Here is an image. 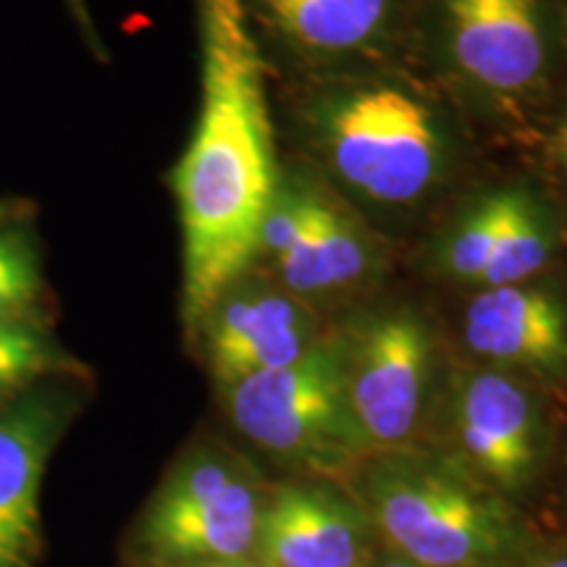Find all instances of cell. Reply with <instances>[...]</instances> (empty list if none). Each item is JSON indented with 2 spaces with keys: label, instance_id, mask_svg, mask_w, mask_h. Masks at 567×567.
I'll use <instances>...</instances> for the list:
<instances>
[{
  "label": "cell",
  "instance_id": "25",
  "mask_svg": "<svg viewBox=\"0 0 567 567\" xmlns=\"http://www.w3.org/2000/svg\"><path fill=\"white\" fill-rule=\"evenodd\" d=\"M172 567H179V565H172Z\"/></svg>",
  "mask_w": 567,
  "mask_h": 567
},
{
  "label": "cell",
  "instance_id": "23",
  "mask_svg": "<svg viewBox=\"0 0 567 567\" xmlns=\"http://www.w3.org/2000/svg\"><path fill=\"white\" fill-rule=\"evenodd\" d=\"M563 488H565V507H567V444L563 452Z\"/></svg>",
  "mask_w": 567,
  "mask_h": 567
},
{
  "label": "cell",
  "instance_id": "11",
  "mask_svg": "<svg viewBox=\"0 0 567 567\" xmlns=\"http://www.w3.org/2000/svg\"><path fill=\"white\" fill-rule=\"evenodd\" d=\"M381 542L342 484L292 478L268 486L255 559L264 567H368Z\"/></svg>",
  "mask_w": 567,
  "mask_h": 567
},
{
  "label": "cell",
  "instance_id": "16",
  "mask_svg": "<svg viewBox=\"0 0 567 567\" xmlns=\"http://www.w3.org/2000/svg\"><path fill=\"white\" fill-rule=\"evenodd\" d=\"M42 289L38 247L19 226L0 229V321H24Z\"/></svg>",
  "mask_w": 567,
  "mask_h": 567
},
{
  "label": "cell",
  "instance_id": "3",
  "mask_svg": "<svg viewBox=\"0 0 567 567\" xmlns=\"http://www.w3.org/2000/svg\"><path fill=\"white\" fill-rule=\"evenodd\" d=\"M305 140L337 193L381 213L436 197L457 166L442 105L396 76H347L310 95Z\"/></svg>",
  "mask_w": 567,
  "mask_h": 567
},
{
  "label": "cell",
  "instance_id": "14",
  "mask_svg": "<svg viewBox=\"0 0 567 567\" xmlns=\"http://www.w3.org/2000/svg\"><path fill=\"white\" fill-rule=\"evenodd\" d=\"M252 24L313 61L384 53L421 13L423 0H245Z\"/></svg>",
  "mask_w": 567,
  "mask_h": 567
},
{
  "label": "cell",
  "instance_id": "1",
  "mask_svg": "<svg viewBox=\"0 0 567 567\" xmlns=\"http://www.w3.org/2000/svg\"><path fill=\"white\" fill-rule=\"evenodd\" d=\"M200 113L174 172L189 342H197L213 305L258 260L281 182L266 69L245 0H200Z\"/></svg>",
  "mask_w": 567,
  "mask_h": 567
},
{
  "label": "cell",
  "instance_id": "17",
  "mask_svg": "<svg viewBox=\"0 0 567 567\" xmlns=\"http://www.w3.org/2000/svg\"><path fill=\"white\" fill-rule=\"evenodd\" d=\"M61 365L55 347L24 321H0V396L24 389Z\"/></svg>",
  "mask_w": 567,
  "mask_h": 567
},
{
  "label": "cell",
  "instance_id": "13",
  "mask_svg": "<svg viewBox=\"0 0 567 567\" xmlns=\"http://www.w3.org/2000/svg\"><path fill=\"white\" fill-rule=\"evenodd\" d=\"M460 339L473 363L523 375L544 392L567 384V300L536 279L473 292Z\"/></svg>",
  "mask_w": 567,
  "mask_h": 567
},
{
  "label": "cell",
  "instance_id": "7",
  "mask_svg": "<svg viewBox=\"0 0 567 567\" xmlns=\"http://www.w3.org/2000/svg\"><path fill=\"white\" fill-rule=\"evenodd\" d=\"M268 486L250 463L224 446H195L153 496L140 544L168 565L250 559Z\"/></svg>",
  "mask_w": 567,
  "mask_h": 567
},
{
  "label": "cell",
  "instance_id": "19",
  "mask_svg": "<svg viewBox=\"0 0 567 567\" xmlns=\"http://www.w3.org/2000/svg\"><path fill=\"white\" fill-rule=\"evenodd\" d=\"M368 567H423V565H417V563H413V559L396 555V551L386 549L384 544H381L371 563H368Z\"/></svg>",
  "mask_w": 567,
  "mask_h": 567
},
{
  "label": "cell",
  "instance_id": "20",
  "mask_svg": "<svg viewBox=\"0 0 567 567\" xmlns=\"http://www.w3.org/2000/svg\"><path fill=\"white\" fill-rule=\"evenodd\" d=\"M551 151H555V161H557L559 172H563L565 182H567V113H565L563 122H559V126H557L555 140H551Z\"/></svg>",
  "mask_w": 567,
  "mask_h": 567
},
{
  "label": "cell",
  "instance_id": "12",
  "mask_svg": "<svg viewBox=\"0 0 567 567\" xmlns=\"http://www.w3.org/2000/svg\"><path fill=\"white\" fill-rule=\"evenodd\" d=\"M323 337L316 308L276 281H234L205 318L200 344L218 389L292 365Z\"/></svg>",
  "mask_w": 567,
  "mask_h": 567
},
{
  "label": "cell",
  "instance_id": "9",
  "mask_svg": "<svg viewBox=\"0 0 567 567\" xmlns=\"http://www.w3.org/2000/svg\"><path fill=\"white\" fill-rule=\"evenodd\" d=\"M276 284L310 308L354 292L384 266L381 243L334 189L281 176L260 231V255Z\"/></svg>",
  "mask_w": 567,
  "mask_h": 567
},
{
  "label": "cell",
  "instance_id": "6",
  "mask_svg": "<svg viewBox=\"0 0 567 567\" xmlns=\"http://www.w3.org/2000/svg\"><path fill=\"white\" fill-rule=\"evenodd\" d=\"M339 339L347 405L368 455L425 444L446 375L425 316L408 305L381 308Z\"/></svg>",
  "mask_w": 567,
  "mask_h": 567
},
{
  "label": "cell",
  "instance_id": "4",
  "mask_svg": "<svg viewBox=\"0 0 567 567\" xmlns=\"http://www.w3.org/2000/svg\"><path fill=\"white\" fill-rule=\"evenodd\" d=\"M218 392L234 429L300 478L347 486L368 455L347 405L339 331H323L292 365L247 375Z\"/></svg>",
  "mask_w": 567,
  "mask_h": 567
},
{
  "label": "cell",
  "instance_id": "5",
  "mask_svg": "<svg viewBox=\"0 0 567 567\" xmlns=\"http://www.w3.org/2000/svg\"><path fill=\"white\" fill-rule=\"evenodd\" d=\"M431 431V446L530 513L555 455L542 386L473 360L460 363L444 375Z\"/></svg>",
  "mask_w": 567,
  "mask_h": 567
},
{
  "label": "cell",
  "instance_id": "10",
  "mask_svg": "<svg viewBox=\"0 0 567 567\" xmlns=\"http://www.w3.org/2000/svg\"><path fill=\"white\" fill-rule=\"evenodd\" d=\"M557 250L559 221L551 205L526 184H505L452 216L431 247V266L478 292L538 279Z\"/></svg>",
  "mask_w": 567,
  "mask_h": 567
},
{
  "label": "cell",
  "instance_id": "2",
  "mask_svg": "<svg viewBox=\"0 0 567 567\" xmlns=\"http://www.w3.org/2000/svg\"><path fill=\"white\" fill-rule=\"evenodd\" d=\"M347 488L379 542L423 567H520L547 538L528 509L431 444L371 452Z\"/></svg>",
  "mask_w": 567,
  "mask_h": 567
},
{
  "label": "cell",
  "instance_id": "15",
  "mask_svg": "<svg viewBox=\"0 0 567 567\" xmlns=\"http://www.w3.org/2000/svg\"><path fill=\"white\" fill-rule=\"evenodd\" d=\"M61 431L63 408L42 396L0 413V567H38L40 488Z\"/></svg>",
  "mask_w": 567,
  "mask_h": 567
},
{
  "label": "cell",
  "instance_id": "24",
  "mask_svg": "<svg viewBox=\"0 0 567 567\" xmlns=\"http://www.w3.org/2000/svg\"><path fill=\"white\" fill-rule=\"evenodd\" d=\"M559 3H563V11H565V17H567V0H559Z\"/></svg>",
  "mask_w": 567,
  "mask_h": 567
},
{
  "label": "cell",
  "instance_id": "8",
  "mask_svg": "<svg viewBox=\"0 0 567 567\" xmlns=\"http://www.w3.org/2000/svg\"><path fill=\"white\" fill-rule=\"evenodd\" d=\"M421 13L452 74L496 101L542 90L567 32L559 0H423Z\"/></svg>",
  "mask_w": 567,
  "mask_h": 567
},
{
  "label": "cell",
  "instance_id": "21",
  "mask_svg": "<svg viewBox=\"0 0 567 567\" xmlns=\"http://www.w3.org/2000/svg\"><path fill=\"white\" fill-rule=\"evenodd\" d=\"M179 567H264L258 559H226V563H193V565H179Z\"/></svg>",
  "mask_w": 567,
  "mask_h": 567
},
{
  "label": "cell",
  "instance_id": "22",
  "mask_svg": "<svg viewBox=\"0 0 567 567\" xmlns=\"http://www.w3.org/2000/svg\"><path fill=\"white\" fill-rule=\"evenodd\" d=\"M9 218H11V205L0 203V229H3V226H9Z\"/></svg>",
  "mask_w": 567,
  "mask_h": 567
},
{
  "label": "cell",
  "instance_id": "18",
  "mask_svg": "<svg viewBox=\"0 0 567 567\" xmlns=\"http://www.w3.org/2000/svg\"><path fill=\"white\" fill-rule=\"evenodd\" d=\"M520 567H567V536H547Z\"/></svg>",
  "mask_w": 567,
  "mask_h": 567
}]
</instances>
